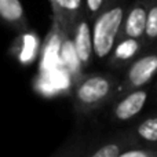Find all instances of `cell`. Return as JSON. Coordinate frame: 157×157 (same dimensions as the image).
Instances as JSON below:
<instances>
[{"mask_svg": "<svg viewBox=\"0 0 157 157\" xmlns=\"http://www.w3.org/2000/svg\"><path fill=\"white\" fill-rule=\"evenodd\" d=\"M119 78L112 73L83 75L73 84L75 110L80 116H87L116 98Z\"/></svg>", "mask_w": 157, "mask_h": 157, "instance_id": "1", "label": "cell"}, {"mask_svg": "<svg viewBox=\"0 0 157 157\" xmlns=\"http://www.w3.org/2000/svg\"><path fill=\"white\" fill-rule=\"evenodd\" d=\"M125 8L127 3L124 0H109L108 4L91 21L94 57L101 62L108 59L114 43L120 37Z\"/></svg>", "mask_w": 157, "mask_h": 157, "instance_id": "2", "label": "cell"}, {"mask_svg": "<svg viewBox=\"0 0 157 157\" xmlns=\"http://www.w3.org/2000/svg\"><path fill=\"white\" fill-rule=\"evenodd\" d=\"M157 76V51L136 57L125 68L124 76L119 81L116 97L135 88L147 87Z\"/></svg>", "mask_w": 157, "mask_h": 157, "instance_id": "3", "label": "cell"}, {"mask_svg": "<svg viewBox=\"0 0 157 157\" xmlns=\"http://www.w3.org/2000/svg\"><path fill=\"white\" fill-rule=\"evenodd\" d=\"M116 98L117 101H114L112 106V117L116 121L124 123L136 117L142 112L149 98V91L146 87H142L127 91Z\"/></svg>", "mask_w": 157, "mask_h": 157, "instance_id": "4", "label": "cell"}, {"mask_svg": "<svg viewBox=\"0 0 157 157\" xmlns=\"http://www.w3.org/2000/svg\"><path fill=\"white\" fill-rule=\"evenodd\" d=\"M69 37L81 69L88 68L94 57V50H92L91 21L87 18L84 13L78 17Z\"/></svg>", "mask_w": 157, "mask_h": 157, "instance_id": "5", "label": "cell"}, {"mask_svg": "<svg viewBox=\"0 0 157 157\" xmlns=\"http://www.w3.org/2000/svg\"><path fill=\"white\" fill-rule=\"evenodd\" d=\"M149 2L150 0H135L132 4L127 6L124 18H123L120 36L142 40L145 33V26H146Z\"/></svg>", "mask_w": 157, "mask_h": 157, "instance_id": "6", "label": "cell"}, {"mask_svg": "<svg viewBox=\"0 0 157 157\" xmlns=\"http://www.w3.org/2000/svg\"><path fill=\"white\" fill-rule=\"evenodd\" d=\"M144 51H145V48H144V43H142L141 39L120 36L117 39V41L114 43L106 62L113 69H125Z\"/></svg>", "mask_w": 157, "mask_h": 157, "instance_id": "7", "label": "cell"}, {"mask_svg": "<svg viewBox=\"0 0 157 157\" xmlns=\"http://www.w3.org/2000/svg\"><path fill=\"white\" fill-rule=\"evenodd\" d=\"M52 8V18L61 24L62 29L71 36L72 29L84 13L83 0H50Z\"/></svg>", "mask_w": 157, "mask_h": 157, "instance_id": "8", "label": "cell"}, {"mask_svg": "<svg viewBox=\"0 0 157 157\" xmlns=\"http://www.w3.org/2000/svg\"><path fill=\"white\" fill-rule=\"evenodd\" d=\"M0 21L18 33L29 28L21 0H0Z\"/></svg>", "mask_w": 157, "mask_h": 157, "instance_id": "9", "label": "cell"}, {"mask_svg": "<svg viewBox=\"0 0 157 157\" xmlns=\"http://www.w3.org/2000/svg\"><path fill=\"white\" fill-rule=\"evenodd\" d=\"M136 145L138 142L131 134H120L95 146V149H90V152L84 157H117L123 150Z\"/></svg>", "mask_w": 157, "mask_h": 157, "instance_id": "10", "label": "cell"}, {"mask_svg": "<svg viewBox=\"0 0 157 157\" xmlns=\"http://www.w3.org/2000/svg\"><path fill=\"white\" fill-rule=\"evenodd\" d=\"M130 134L136 142H144L147 145L157 144V114H152L141 120Z\"/></svg>", "mask_w": 157, "mask_h": 157, "instance_id": "11", "label": "cell"}, {"mask_svg": "<svg viewBox=\"0 0 157 157\" xmlns=\"http://www.w3.org/2000/svg\"><path fill=\"white\" fill-rule=\"evenodd\" d=\"M142 43H144L145 50L157 43V0H150L149 2L146 26H145Z\"/></svg>", "mask_w": 157, "mask_h": 157, "instance_id": "12", "label": "cell"}, {"mask_svg": "<svg viewBox=\"0 0 157 157\" xmlns=\"http://www.w3.org/2000/svg\"><path fill=\"white\" fill-rule=\"evenodd\" d=\"M90 152V145L86 142V139L77 138L75 141H71L66 146H63L54 157H84Z\"/></svg>", "mask_w": 157, "mask_h": 157, "instance_id": "13", "label": "cell"}, {"mask_svg": "<svg viewBox=\"0 0 157 157\" xmlns=\"http://www.w3.org/2000/svg\"><path fill=\"white\" fill-rule=\"evenodd\" d=\"M117 157H157V149L131 146L128 149L123 150Z\"/></svg>", "mask_w": 157, "mask_h": 157, "instance_id": "14", "label": "cell"}, {"mask_svg": "<svg viewBox=\"0 0 157 157\" xmlns=\"http://www.w3.org/2000/svg\"><path fill=\"white\" fill-rule=\"evenodd\" d=\"M109 0H84V14L90 21L99 14V11L108 4Z\"/></svg>", "mask_w": 157, "mask_h": 157, "instance_id": "15", "label": "cell"}, {"mask_svg": "<svg viewBox=\"0 0 157 157\" xmlns=\"http://www.w3.org/2000/svg\"><path fill=\"white\" fill-rule=\"evenodd\" d=\"M155 90H156V94H157V76H156V84H155Z\"/></svg>", "mask_w": 157, "mask_h": 157, "instance_id": "16", "label": "cell"}]
</instances>
